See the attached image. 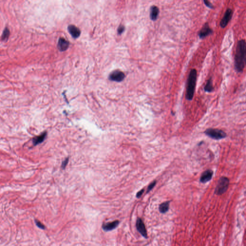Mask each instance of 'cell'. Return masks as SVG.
Listing matches in <instances>:
<instances>
[{"label":"cell","mask_w":246,"mask_h":246,"mask_svg":"<svg viewBox=\"0 0 246 246\" xmlns=\"http://www.w3.org/2000/svg\"><path fill=\"white\" fill-rule=\"evenodd\" d=\"M246 62V42L244 40L239 41L235 56V68L238 72H242Z\"/></svg>","instance_id":"cell-1"},{"label":"cell","mask_w":246,"mask_h":246,"mask_svg":"<svg viewBox=\"0 0 246 246\" xmlns=\"http://www.w3.org/2000/svg\"><path fill=\"white\" fill-rule=\"evenodd\" d=\"M197 76V72L196 69H191L189 72L188 79L187 88L186 96V99L188 101H191L193 98L196 85Z\"/></svg>","instance_id":"cell-2"},{"label":"cell","mask_w":246,"mask_h":246,"mask_svg":"<svg viewBox=\"0 0 246 246\" xmlns=\"http://www.w3.org/2000/svg\"><path fill=\"white\" fill-rule=\"evenodd\" d=\"M229 180L227 177L222 176L218 181V184L215 189V194L218 195L224 194L227 190L229 186Z\"/></svg>","instance_id":"cell-3"},{"label":"cell","mask_w":246,"mask_h":246,"mask_svg":"<svg viewBox=\"0 0 246 246\" xmlns=\"http://www.w3.org/2000/svg\"><path fill=\"white\" fill-rule=\"evenodd\" d=\"M205 134L214 140H220L227 136V134L222 130L214 128H209L205 131Z\"/></svg>","instance_id":"cell-4"},{"label":"cell","mask_w":246,"mask_h":246,"mask_svg":"<svg viewBox=\"0 0 246 246\" xmlns=\"http://www.w3.org/2000/svg\"><path fill=\"white\" fill-rule=\"evenodd\" d=\"M136 228L138 232L145 239H147L148 234L145 224L141 218H138L136 222Z\"/></svg>","instance_id":"cell-5"},{"label":"cell","mask_w":246,"mask_h":246,"mask_svg":"<svg viewBox=\"0 0 246 246\" xmlns=\"http://www.w3.org/2000/svg\"><path fill=\"white\" fill-rule=\"evenodd\" d=\"M233 15V11L230 8H228L225 13L224 17L222 19L220 22V26L222 28H225L227 25L228 23L231 19Z\"/></svg>","instance_id":"cell-6"},{"label":"cell","mask_w":246,"mask_h":246,"mask_svg":"<svg viewBox=\"0 0 246 246\" xmlns=\"http://www.w3.org/2000/svg\"><path fill=\"white\" fill-rule=\"evenodd\" d=\"M125 75L123 72L116 70L113 71L109 75V79L114 81L120 82L124 80Z\"/></svg>","instance_id":"cell-7"},{"label":"cell","mask_w":246,"mask_h":246,"mask_svg":"<svg viewBox=\"0 0 246 246\" xmlns=\"http://www.w3.org/2000/svg\"><path fill=\"white\" fill-rule=\"evenodd\" d=\"M213 33V30L209 27L208 23H206L203 25V27L199 31V36L201 39H202L208 36Z\"/></svg>","instance_id":"cell-8"},{"label":"cell","mask_w":246,"mask_h":246,"mask_svg":"<svg viewBox=\"0 0 246 246\" xmlns=\"http://www.w3.org/2000/svg\"><path fill=\"white\" fill-rule=\"evenodd\" d=\"M213 175V172L211 170H207L203 172L200 177V181L205 183L211 180Z\"/></svg>","instance_id":"cell-9"},{"label":"cell","mask_w":246,"mask_h":246,"mask_svg":"<svg viewBox=\"0 0 246 246\" xmlns=\"http://www.w3.org/2000/svg\"><path fill=\"white\" fill-rule=\"evenodd\" d=\"M119 224V221L118 220L114 221L112 222H108L107 224H104L102 225V229L105 231H109L114 230Z\"/></svg>","instance_id":"cell-10"},{"label":"cell","mask_w":246,"mask_h":246,"mask_svg":"<svg viewBox=\"0 0 246 246\" xmlns=\"http://www.w3.org/2000/svg\"><path fill=\"white\" fill-rule=\"evenodd\" d=\"M160 13L159 8L155 6H153L150 8L149 16L152 20L155 21L157 20Z\"/></svg>","instance_id":"cell-11"},{"label":"cell","mask_w":246,"mask_h":246,"mask_svg":"<svg viewBox=\"0 0 246 246\" xmlns=\"http://www.w3.org/2000/svg\"><path fill=\"white\" fill-rule=\"evenodd\" d=\"M68 30L73 38H78L80 34V30L74 25H69L68 27Z\"/></svg>","instance_id":"cell-12"},{"label":"cell","mask_w":246,"mask_h":246,"mask_svg":"<svg viewBox=\"0 0 246 246\" xmlns=\"http://www.w3.org/2000/svg\"><path fill=\"white\" fill-rule=\"evenodd\" d=\"M69 43L63 38H60L58 41V48L60 51H66L69 46Z\"/></svg>","instance_id":"cell-13"},{"label":"cell","mask_w":246,"mask_h":246,"mask_svg":"<svg viewBox=\"0 0 246 246\" xmlns=\"http://www.w3.org/2000/svg\"><path fill=\"white\" fill-rule=\"evenodd\" d=\"M169 204H170L169 201H166V202L161 203L159 206V210L160 212L162 214H165L168 212V211L169 210Z\"/></svg>","instance_id":"cell-14"},{"label":"cell","mask_w":246,"mask_h":246,"mask_svg":"<svg viewBox=\"0 0 246 246\" xmlns=\"http://www.w3.org/2000/svg\"><path fill=\"white\" fill-rule=\"evenodd\" d=\"M46 132H44V133L42 134L39 136H36V137L34 138V139H33V144L35 145H36L43 142L44 139L46 138Z\"/></svg>","instance_id":"cell-15"},{"label":"cell","mask_w":246,"mask_h":246,"mask_svg":"<svg viewBox=\"0 0 246 246\" xmlns=\"http://www.w3.org/2000/svg\"><path fill=\"white\" fill-rule=\"evenodd\" d=\"M204 90L205 92L208 93H211L214 90V87H213V80L212 78H210L209 80H208L207 81L206 84L204 87Z\"/></svg>","instance_id":"cell-16"},{"label":"cell","mask_w":246,"mask_h":246,"mask_svg":"<svg viewBox=\"0 0 246 246\" xmlns=\"http://www.w3.org/2000/svg\"><path fill=\"white\" fill-rule=\"evenodd\" d=\"M35 222L36 225L38 227L40 228L41 229H45V227L43 224H42L40 221L36 219L35 220Z\"/></svg>","instance_id":"cell-17"},{"label":"cell","mask_w":246,"mask_h":246,"mask_svg":"<svg viewBox=\"0 0 246 246\" xmlns=\"http://www.w3.org/2000/svg\"><path fill=\"white\" fill-rule=\"evenodd\" d=\"M156 181H154L152 182L151 184H149V186H148V188L147 189V193L149 192V191H151L154 187L156 185Z\"/></svg>","instance_id":"cell-18"},{"label":"cell","mask_w":246,"mask_h":246,"mask_svg":"<svg viewBox=\"0 0 246 246\" xmlns=\"http://www.w3.org/2000/svg\"><path fill=\"white\" fill-rule=\"evenodd\" d=\"M203 2H204V4H205V6H206L208 7L209 8H214V6H213V4L210 2L207 1V0H204Z\"/></svg>","instance_id":"cell-19"},{"label":"cell","mask_w":246,"mask_h":246,"mask_svg":"<svg viewBox=\"0 0 246 246\" xmlns=\"http://www.w3.org/2000/svg\"><path fill=\"white\" fill-rule=\"evenodd\" d=\"M9 31L8 29H7V28H6L4 30L3 33L2 34V39L3 40H5L6 38H8L9 36Z\"/></svg>","instance_id":"cell-20"},{"label":"cell","mask_w":246,"mask_h":246,"mask_svg":"<svg viewBox=\"0 0 246 246\" xmlns=\"http://www.w3.org/2000/svg\"><path fill=\"white\" fill-rule=\"evenodd\" d=\"M144 189H142L141 190H140V191H139L137 194L136 195V197H137L138 198H140V197L142 196V195L143 194V193H144Z\"/></svg>","instance_id":"cell-21"},{"label":"cell","mask_w":246,"mask_h":246,"mask_svg":"<svg viewBox=\"0 0 246 246\" xmlns=\"http://www.w3.org/2000/svg\"><path fill=\"white\" fill-rule=\"evenodd\" d=\"M68 162V158H67L63 162L62 165V167L63 168H65L66 167L67 165Z\"/></svg>","instance_id":"cell-22"},{"label":"cell","mask_w":246,"mask_h":246,"mask_svg":"<svg viewBox=\"0 0 246 246\" xmlns=\"http://www.w3.org/2000/svg\"><path fill=\"white\" fill-rule=\"evenodd\" d=\"M124 29H125V28H124V26H120V27H119V28H118V33H122L123 31H124Z\"/></svg>","instance_id":"cell-23"}]
</instances>
